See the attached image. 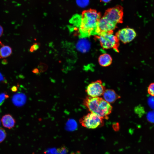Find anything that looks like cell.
Returning a JSON list of instances; mask_svg holds the SVG:
<instances>
[{
    "instance_id": "cell-1",
    "label": "cell",
    "mask_w": 154,
    "mask_h": 154,
    "mask_svg": "<svg viewBox=\"0 0 154 154\" xmlns=\"http://www.w3.org/2000/svg\"><path fill=\"white\" fill-rule=\"evenodd\" d=\"M101 13L93 9L82 11L80 23L79 31L82 37H89L95 34L98 23L101 17Z\"/></svg>"
},
{
    "instance_id": "cell-2",
    "label": "cell",
    "mask_w": 154,
    "mask_h": 154,
    "mask_svg": "<svg viewBox=\"0 0 154 154\" xmlns=\"http://www.w3.org/2000/svg\"><path fill=\"white\" fill-rule=\"evenodd\" d=\"M84 104L91 112L95 113L103 119H108L112 107L110 103L100 97L88 96L84 100Z\"/></svg>"
},
{
    "instance_id": "cell-3",
    "label": "cell",
    "mask_w": 154,
    "mask_h": 154,
    "mask_svg": "<svg viewBox=\"0 0 154 154\" xmlns=\"http://www.w3.org/2000/svg\"><path fill=\"white\" fill-rule=\"evenodd\" d=\"M95 38L99 41L102 47L104 49L112 48L119 52V40L113 33H104L95 35Z\"/></svg>"
},
{
    "instance_id": "cell-4",
    "label": "cell",
    "mask_w": 154,
    "mask_h": 154,
    "mask_svg": "<svg viewBox=\"0 0 154 154\" xmlns=\"http://www.w3.org/2000/svg\"><path fill=\"white\" fill-rule=\"evenodd\" d=\"M103 119L96 114L90 112L81 118L80 122L84 127L94 129L103 125Z\"/></svg>"
},
{
    "instance_id": "cell-5",
    "label": "cell",
    "mask_w": 154,
    "mask_h": 154,
    "mask_svg": "<svg viewBox=\"0 0 154 154\" xmlns=\"http://www.w3.org/2000/svg\"><path fill=\"white\" fill-rule=\"evenodd\" d=\"M123 8L120 5L107 9L103 16L108 21L116 25L123 23Z\"/></svg>"
},
{
    "instance_id": "cell-6",
    "label": "cell",
    "mask_w": 154,
    "mask_h": 154,
    "mask_svg": "<svg viewBox=\"0 0 154 154\" xmlns=\"http://www.w3.org/2000/svg\"><path fill=\"white\" fill-rule=\"evenodd\" d=\"M105 90L102 81L98 80L90 83L87 86L86 91L89 96L100 97L103 95Z\"/></svg>"
},
{
    "instance_id": "cell-7",
    "label": "cell",
    "mask_w": 154,
    "mask_h": 154,
    "mask_svg": "<svg viewBox=\"0 0 154 154\" xmlns=\"http://www.w3.org/2000/svg\"><path fill=\"white\" fill-rule=\"evenodd\" d=\"M117 25L108 21L103 16L101 17L98 23L96 29V35L104 33H113Z\"/></svg>"
},
{
    "instance_id": "cell-8",
    "label": "cell",
    "mask_w": 154,
    "mask_h": 154,
    "mask_svg": "<svg viewBox=\"0 0 154 154\" xmlns=\"http://www.w3.org/2000/svg\"><path fill=\"white\" fill-rule=\"evenodd\" d=\"M115 35L119 40L126 44L133 40L136 36L137 34L134 29L127 27L119 30L116 33Z\"/></svg>"
},
{
    "instance_id": "cell-9",
    "label": "cell",
    "mask_w": 154,
    "mask_h": 154,
    "mask_svg": "<svg viewBox=\"0 0 154 154\" xmlns=\"http://www.w3.org/2000/svg\"><path fill=\"white\" fill-rule=\"evenodd\" d=\"M104 99L109 103H114L121 97L113 90L106 89L103 94Z\"/></svg>"
},
{
    "instance_id": "cell-10",
    "label": "cell",
    "mask_w": 154,
    "mask_h": 154,
    "mask_svg": "<svg viewBox=\"0 0 154 154\" xmlns=\"http://www.w3.org/2000/svg\"><path fill=\"white\" fill-rule=\"evenodd\" d=\"M1 121L3 126L9 129L14 127L15 123V119L10 114H6L3 116Z\"/></svg>"
},
{
    "instance_id": "cell-11",
    "label": "cell",
    "mask_w": 154,
    "mask_h": 154,
    "mask_svg": "<svg viewBox=\"0 0 154 154\" xmlns=\"http://www.w3.org/2000/svg\"><path fill=\"white\" fill-rule=\"evenodd\" d=\"M112 59L109 54L104 53L102 54L98 58V62L101 66L106 67L110 66L112 63Z\"/></svg>"
},
{
    "instance_id": "cell-12",
    "label": "cell",
    "mask_w": 154,
    "mask_h": 154,
    "mask_svg": "<svg viewBox=\"0 0 154 154\" xmlns=\"http://www.w3.org/2000/svg\"><path fill=\"white\" fill-rule=\"evenodd\" d=\"M12 52V50L11 47L2 44L0 48V59L8 57L11 55Z\"/></svg>"
},
{
    "instance_id": "cell-13",
    "label": "cell",
    "mask_w": 154,
    "mask_h": 154,
    "mask_svg": "<svg viewBox=\"0 0 154 154\" xmlns=\"http://www.w3.org/2000/svg\"><path fill=\"white\" fill-rule=\"evenodd\" d=\"M12 101L15 106H20L23 105L25 102V97L23 94L17 93L13 96Z\"/></svg>"
},
{
    "instance_id": "cell-14",
    "label": "cell",
    "mask_w": 154,
    "mask_h": 154,
    "mask_svg": "<svg viewBox=\"0 0 154 154\" xmlns=\"http://www.w3.org/2000/svg\"><path fill=\"white\" fill-rule=\"evenodd\" d=\"M78 49L82 52H86L88 50L90 45L89 42L85 39L79 40L77 44Z\"/></svg>"
},
{
    "instance_id": "cell-15",
    "label": "cell",
    "mask_w": 154,
    "mask_h": 154,
    "mask_svg": "<svg viewBox=\"0 0 154 154\" xmlns=\"http://www.w3.org/2000/svg\"><path fill=\"white\" fill-rule=\"evenodd\" d=\"M147 118L148 121L154 123V110L148 113L147 115Z\"/></svg>"
},
{
    "instance_id": "cell-16",
    "label": "cell",
    "mask_w": 154,
    "mask_h": 154,
    "mask_svg": "<svg viewBox=\"0 0 154 154\" xmlns=\"http://www.w3.org/2000/svg\"><path fill=\"white\" fill-rule=\"evenodd\" d=\"M7 133L4 129L0 127V143L3 141L5 139Z\"/></svg>"
},
{
    "instance_id": "cell-17",
    "label": "cell",
    "mask_w": 154,
    "mask_h": 154,
    "mask_svg": "<svg viewBox=\"0 0 154 154\" xmlns=\"http://www.w3.org/2000/svg\"><path fill=\"white\" fill-rule=\"evenodd\" d=\"M147 92L151 96L154 97V82L151 83L149 86Z\"/></svg>"
},
{
    "instance_id": "cell-18",
    "label": "cell",
    "mask_w": 154,
    "mask_h": 154,
    "mask_svg": "<svg viewBox=\"0 0 154 154\" xmlns=\"http://www.w3.org/2000/svg\"><path fill=\"white\" fill-rule=\"evenodd\" d=\"M77 4L80 7H85L88 5L89 3V0H76Z\"/></svg>"
},
{
    "instance_id": "cell-19",
    "label": "cell",
    "mask_w": 154,
    "mask_h": 154,
    "mask_svg": "<svg viewBox=\"0 0 154 154\" xmlns=\"http://www.w3.org/2000/svg\"><path fill=\"white\" fill-rule=\"evenodd\" d=\"M9 97V96L5 93L0 94V106L2 105L5 100Z\"/></svg>"
},
{
    "instance_id": "cell-20",
    "label": "cell",
    "mask_w": 154,
    "mask_h": 154,
    "mask_svg": "<svg viewBox=\"0 0 154 154\" xmlns=\"http://www.w3.org/2000/svg\"><path fill=\"white\" fill-rule=\"evenodd\" d=\"M134 110L135 112L139 116L144 112L143 108L140 106L135 107Z\"/></svg>"
},
{
    "instance_id": "cell-21",
    "label": "cell",
    "mask_w": 154,
    "mask_h": 154,
    "mask_svg": "<svg viewBox=\"0 0 154 154\" xmlns=\"http://www.w3.org/2000/svg\"><path fill=\"white\" fill-rule=\"evenodd\" d=\"M147 102L150 108L154 110V97L152 96L149 98Z\"/></svg>"
},
{
    "instance_id": "cell-22",
    "label": "cell",
    "mask_w": 154,
    "mask_h": 154,
    "mask_svg": "<svg viewBox=\"0 0 154 154\" xmlns=\"http://www.w3.org/2000/svg\"><path fill=\"white\" fill-rule=\"evenodd\" d=\"M39 48V45L37 43H35L31 46L30 49L31 52H33L34 51L37 50Z\"/></svg>"
},
{
    "instance_id": "cell-23",
    "label": "cell",
    "mask_w": 154,
    "mask_h": 154,
    "mask_svg": "<svg viewBox=\"0 0 154 154\" xmlns=\"http://www.w3.org/2000/svg\"><path fill=\"white\" fill-rule=\"evenodd\" d=\"M5 79L2 74L0 72V82H5Z\"/></svg>"
},
{
    "instance_id": "cell-24",
    "label": "cell",
    "mask_w": 154,
    "mask_h": 154,
    "mask_svg": "<svg viewBox=\"0 0 154 154\" xmlns=\"http://www.w3.org/2000/svg\"><path fill=\"white\" fill-rule=\"evenodd\" d=\"M3 27L0 25V37H1L3 35Z\"/></svg>"
},
{
    "instance_id": "cell-25",
    "label": "cell",
    "mask_w": 154,
    "mask_h": 154,
    "mask_svg": "<svg viewBox=\"0 0 154 154\" xmlns=\"http://www.w3.org/2000/svg\"><path fill=\"white\" fill-rule=\"evenodd\" d=\"M101 2L104 3H108L110 2L112 0H100Z\"/></svg>"
},
{
    "instance_id": "cell-26",
    "label": "cell",
    "mask_w": 154,
    "mask_h": 154,
    "mask_svg": "<svg viewBox=\"0 0 154 154\" xmlns=\"http://www.w3.org/2000/svg\"><path fill=\"white\" fill-rule=\"evenodd\" d=\"M11 90L13 91H16L17 90V87L16 86L13 87L11 88Z\"/></svg>"
},
{
    "instance_id": "cell-27",
    "label": "cell",
    "mask_w": 154,
    "mask_h": 154,
    "mask_svg": "<svg viewBox=\"0 0 154 154\" xmlns=\"http://www.w3.org/2000/svg\"><path fill=\"white\" fill-rule=\"evenodd\" d=\"M33 154H34L33 153Z\"/></svg>"
}]
</instances>
